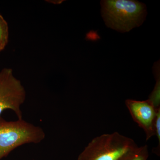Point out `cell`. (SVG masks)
Masks as SVG:
<instances>
[{
	"label": "cell",
	"mask_w": 160,
	"mask_h": 160,
	"mask_svg": "<svg viewBox=\"0 0 160 160\" xmlns=\"http://www.w3.org/2000/svg\"><path fill=\"white\" fill-rule=\"evenodd\" d=\"M126 105L132 119L145 131L146 140L155 135L154 126L158 109L148 99H127Z\"/></svg>",
	"instance_id": "obj_5"
},
{
	"label": "cell",
	"mask_w": 160,
	"mask_h": 160,
	"mask_svg": "<svg viewBox=\"0 0 160 160\" xmlns=\"http://www.w3.org/2000/svg\"><path fill=\"white\" fill-rule=\"evenodd\" d=\"M101 4L106 26L120 32L141 26L147 15L146 5L137 1L104 0Z\"/></svg>",
	"instance_id": "obj_1"
},
{
	"label": "cell",
	"mask_w": 160,
	"mask_h": 160,
	"mask_svg": "<svg viewBox=\"0 0 160 160\" xmlns=\"http://www.w3.org/2000/svg\"><path fill=\"white\" fill-rule=\"evenodd\" d=\"M159 63H156L154 66V71L155 75L156 83L154 89L149 96L148 100L151 102L153 106L156 109L160 108V66Z\"/></svg>",
	"instance_id": "obj_6"
},
{
	"label": "cell",
	"mask_w": 160,
	"mask_h": 160,
	"mask_svg": "<svg viewBox=\"0 0 160 160\" xmlns=\"http://www.w3.org/2000/svg\"><path fill=\"white\" fill-rule=\"evenodd\" d=\"M149 157L147 145L138 147L125 155L119 160H147Z\"/></svg>",
	"instance_id": "obj_7"
},
{
	"label": "cell",
	"mask_w": 160,
	"mask_h": 160,
	"mask_svg": "<svg viewBox=\"0 0 160 160\" xmlns=\"http://www.w3.org/2000/svg\"><path fill=\"white\" fill-rule=\"evenodd\" d=\"M2 51V49H1V48H0V52H1V51Z\"/></svg>",
	"instance_id": "obj_10"
},
{
	"label": "cell",
	"mask_w": 160,
	"mask_h": 160,
	"mask_svg": "<svg viewBox=\"0 0 160 160\" xmlns=\"http://www.w3.org/2000/svg\"><path fill=\"white\" fill-rule=\"evenodd\" d=\"M9 31L8 23L0 14V48L3 50L9 41Z\"/></svg>",
	"instance_id": "obj_8"
},
{
	"label": "cell",
	"mask_w": 160,
	"mask_h": 160,
	"mask_svg": "<svg viewBox=\"0 0 160 160\" xmlns=\"http://www.w3.org/2000/svg\"><path fill=\"white\" fill-rule=\"evenodd\" d=\"M138 147L132 139L118 132L103 134L90 141L78 160H119Z\"/></svg>",
	"instance_id": "obj_2"
},
{
	"label": "cell",
	"mask_w": 160,
	"mask_h": 160,
	"mask_svg": "<svg viewBox=\"0 0 160 160\" xmlns=\"http://www.w3.org/2000/svg\"><path fill=\"white\" fill-rule=\"evenodd\" d=\"M45 132L22 119L6 121L0 118V160L18 147L26 144L41 142Z\"/></svg>",
	"instance_id": "obj_3"
},
{
	"label": "cell",
	"mask_w": 160,
	"mask_h": 160,
	"mask_svg": "<svg viewBox=\"0 0 160 160\" xmlns=\"http://www.w3.org/2000/svg\"><path fill=\"white\" fill-rule=\"evenodd\" d=\"M26 89L10 68L0 71V118L4 110L10 109L18 119H22L21 106L26 99Z\"/></svg>",
	"instance_id": "obj_4"
},
{
	"label": "cell",
	"mask_w": 160,
	"mask_h": 160,
	"mask_svg": "<svg viewBox=\"0 0 160 160\" xmlns=\"http://www.w3.org/2000/svg\"><path fill=\"white\" fill-rule=\"evenodd\" d=\"M155 135L158 138V142H159L157 148L155 150V152L157 150V152H158L160 150V108L158 109L157 111L156 117L155 122Z\"/></svg>",
	"instance_id": "obj_9"
}]
</instances>
